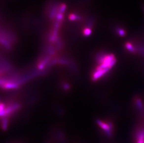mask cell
Returning a JSON list of instances; mask_svg holds the SVG:
<instances>
[{
  "instance_id": "6da1fadb",
  "label": "cell",
  "mask_w": 144,
  "mask_h": 143,
  "mask_svg": "<svg viewBox=\"0 0 144 143\" xmlns=\"http://www.w3.org/2000/svg\"><path fill=\"white\" fill-rule=\"evenodd\" d=\"M97 123L98 125L104 130L105 134L108 137L111 138L112 137L113 127L111 123L108 122L107 123H106L100 120H97Z\"/></svg>"
},
{
  "instance_id": "7a4b0ae2",
  "label": "cell",
  "mask_w": 144,
  "mask_h": 143,
  "mask_svg": "<svg viewBox=\"0 0 144 143\" xmlns=\"http://www.w3.org/2000/svg\"><path fill=\"white\" fill-rule=\"evenodd\" d=\"M136 103L137 106L138 107V108L140 110L141 112L143 113L144 112V107H143V105L141 100L139 99H137L136 100Z\"/></svg>"
},
{
  "instance_id": "3957f363",
  "label": "cell",
  "mask_w": 144,
  "mask_h": 143,
  "mask_svg": "<svg viewBox=\"0 0 144 143\" xmlns=\"http://www.w3.org/2000/svg\"><path fill=\"white\" fill-rule=\"evenodd\" d=\"M126 48L131 53H134L135 52V49L133 47V45L130 42H126L125 44Z\"/></svg>"
},
{
  "instance_id": "277c9868",
  "label": "cell",
  "mask_w": 144,
  "mask_h": 143,
  "mask_svg": "<svg viewBox=\"0 0 144 143\" xmlns=\"http://www.w3.org/2000/svg\"><path fill=\"white\" fill-rule=\"evenodd\" d=\"M117 32L118 33V34H119V35L121 36H125L126 35V34L125 30H124L123 29H121V28L117 29Z\"/></svg>"
}]
</instances>
